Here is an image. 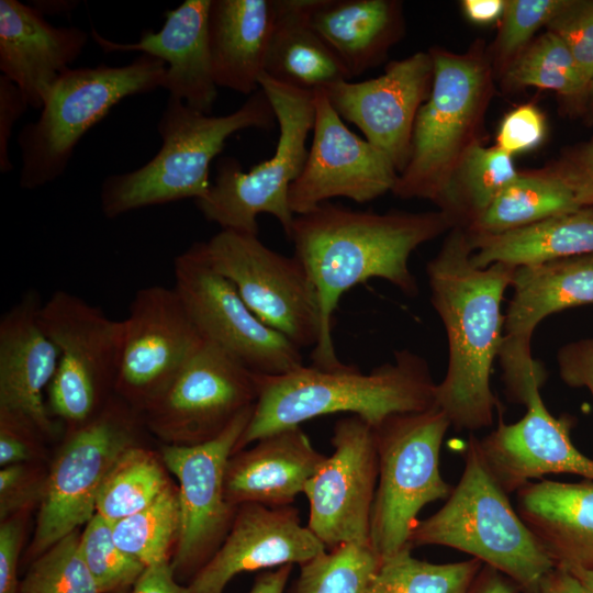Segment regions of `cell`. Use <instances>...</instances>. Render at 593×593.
Returning a JSON list of instances; mask_svg holds the SVG:
<instances>
[{"mask_svg": "<svg viewBox=\"0 0 593 593\" xmlns=\"http://www.w3.org/2000/svg\"><path fill=\"white\" fill-rule=\"evenodd\" d=\"M452 227L441 211L374 213L329 202L295 215L289 239L314 284L321 316L312 366L336 370L346 365L337 357L332 336L334 312L346 291L380 278L409 296L416 295L411 254Z\"/></svg>", "mask_w": 593, "mask_h": 593, "instance_id": "1", "label": "cell"}, {"mask_svg": "<svg viewBox=\"0 0 593 593\" xmlns=\"http://www.w3.org/2000/svg\"><path fill=\"white\" fill-rule=\"evenodd\" d=\"M463 227H452L426 273L430 301L447 334L448 366L436 385V406L458 430L492 425L499 401L491 389L505 315L502 301L516 267L496 262L477 268Z\"/></svg>", "mask_w": 593, "mask_h": 593, "instance_id": "2", "label": "cell"}, {"mask_svg": "<svg viewBox=\"0 0 593 593\" xmlns=\"http://www.w3.org/2000/svg\"><path fill=\"white\" fill-rule=\"evenodd\" d=\"M259 394L236 451L312 418L350 413L373 427L392 415L436 406V385L427 361L402 349L394 360L363 373L356 366L336 370L302 366L280 376L257 374Z\"/></svg>", "mask_w": 593, "mask_h": 593, "instance_id": "3", "label": "cell"}, {"mask_svg": "<svg viewBox=\"0 0 593 593\" xmlns=\"http://www.w3.org/2000/svg\"><path fill=\"white\" fill-rule=\"evenodd\" d=\"M275 122L272 107L260 88L236 111L217 116L169 97L157 124L160 149L142 167L103 180V215L115 219L150 205L201 199L212 184L211 163L226 139L247 128L271 130Z\"/></svg>", "mask_w": 593, "mask_h": 593, "instance_id": "4", "label": "cell"}, {"mask_svg": "<svg viewBox=\"0 0 593 593\" xmlns=\"http://www.w3.org/2000/svg\"><path fill=\"white\" fill-rule=\"evenodd\" d=\"M470 435L465 468L446 503L417 521L409 546H445L470 555L506 577L523 592L555 564L512 505Z\"/></svg>", "mask_w": 593, "mask_h": 593, "instance_id": "5", "label": "cell"}, {"mask_svg": "<svg viewBox=\"0 0 593 593\" xmlns=\"http://www.w3.org/2000/svg\"><path fill=\"white\" fill-rule=\"evenodd\" d=\"M166 68L161 59L143 54L124 66L64 71L37 120L18 135L20 187L33 190L64 175L82 136L123 99L163 88Z\"/></svg>", "mask_w": 593, "mask_h": 593, "instance_id": "6", "label": "cell"}, {"mask_svg": "<svg viewBox=\"0 0 593 593\" xmlns=\"http://www.w3.org/2000/svg\"><path fill=\"white\" fill-rule=\"evenodd\" d=\"M259 88L268 98L279 126L273 155L249 170L231 157L222 158L208 193L195 200L205 220L222 230L258 235L257 216L272 215L288 238L295 215L289 205V190L301 174L309 148L306 139L314 124V91L296 89L265 72Z\"/></svg>", "mask_w": 593, "mask_h": 593, "instance_id": "7", "label": "cell"}, {"mask_svg": "<svg viewBox=\"0 0 593 593\" xmlns=\"http://www.w3.org/2000/svg\"><path fill=\"white\" fill-rule=\"evenodd\" d=\"M434 77L428 99L419 108L410 159L392 192L402 199L438 203L482 119L491 79L482 59L440 48L429 51Z\"/></svg>", "mask_w": 593, "mask_h": 593, "instance_id": "8", "label": "cell"}, {"mask_svg": "<svg viewBox=\"0 0 593 593\" xmlns=\"http://www.w3.org/2000/svg\"><path fill=\"white\" fill-rule=\"evenodd\" d=\"M450 426L445 412L434 406L392 415L374 427L379 474L370 546L380 560L410 547L418 513L450 495L452 488L439 469L441 444Z\"/></svg>", "mask_w": 593, "mask_h": 593, "instance_id": "9", "label": "cell"}, {"mask_svg": "<svg viewBox=\"0 0 593 593\" xmlns=\"http://www.w3.org/2000/svg\"><path fill=\"white\" fill-rule=\"evenodd\" d=\"M40 323L60 354L48 410L74 428L98 414L116 387L124 323L63 290L42 303Z\"/></svg>", "mask_w": 593, "mask_h": 593, "instance_id": "10", "label": "cell"}, {"mask_svg": "<svg viewBox=\"0 0 593 593\" xmlns=\"http://www.w3.org/2000/svg\"><path fill=\"white\" fill-rule=\"evenodd\" d=\"M198 245L208 264L233 283L262 323L300 349L315 347L321 332L317 295L294 255L272 250L258 235L230 230Z\"/></svg>", "mask_w": 593, "mask_h": 593, "instance_id": "11", "label": "cell"}, {"mask_svg": "<svg viewBox=\"0 0 593 593\" xmlns=\"http://www.w3.org/2000/svg\"><path fill=\"white\" fill-rule=\"evenodd\" d=\"M134 427L132 412L109 401L92 418L72 428L45 479L33 557L92 518L107 473L133 445Z\"/></svg>", "mask_w": 593, "mask_h": 593, "instance_id": "12", "label": "cell"}, {"mask_svg": "<svg viewBox=\"0 0 593 593\" xmlns=\"http://www.w3.org/2000/svg\"><path fill=\"white\" fill-rule=\"evenodd\" d=\"M255 405L216 437L195 445L163 447V460L179 481L180 528L171 567L188 581L211 559L226 537L237 507L225 495V471Z\"/></svg>", "mask_w": 593, "mask_h": 593, "instance_id": "13", "label": "cell"}, {"mask_svg": "<svg viewBox=\"0 0 593 593\" xmlns=\"http://www.w3.org/2000/svg\"><path fill=\"white\" fill-rule=\"evenodd\" d=\"M174 272V288L205 340L257 374L280 376L304 365L301 349L253 313L198 243L176 257Z\"/></svg>", "mask_w": 593, "mask_h": 593, "instance_id": "14", "label": "cell"}, {"mask_svg": "<svg viewBox=\"0 0 593 593\" xmlns=\"http://www.w3.org/2000/svg\"><path fill=\"white\" fill-rule=\"evenodd\" d=\"M258 394L257 373L205 340L143 418L171 444L195 445L221 434Z\"/></svg>", "mask_w": 593, "mask_h": 593, "instance_id": "15", "label": "cell"}, {"mask_svg": "<svg viewBox=\"0 0 593 593\" xmlns=\"http://www.w3.org/2000/svg\"><path fill=\"white\" fill-rule=\"evenodd\" d=\"M123 323L115 391L143 414L205 339L175 288L149 286L139 289Z\"/></svg>", "mask_w": 593, "mask_h": 593, "instance_id": "16", "label": "cell"}, {"mask_svg": "<svg viewBox=\"0 0 593 593\" xmlns=\"http://www.w3.org/2000/svg\"><path fill=\"white\" fill-rule=\"evenodd\" d=\"M326 456L306 482L307 527L326 549L345 544H369L379 460L376 430L356 415L334 425Z\"/></svg>", "mask_w": 593, "mask_h": 593, "instance_id": "17", "label": "cell"}, {"mask_svg": "<svg viewBox=\"0 0 593 593\" xmlns=\"http://www.w3.org/2000/svg\"><path fill=\"white\" fill-rule=\"evenodd\" d=\"M511 287L499 358L508 399L526 406L547 378L532 356L533 333L551 314L593 304V254L516 267Z\"/></svg>", "mask_w": 593, "mask_h": 593, "instance_id": "18", "label": "cell"}, {"mask_svg": "<svg viewBox=\"0 0 593 593\" xmlns=\"http://www.w3.org/2000/svg\"><path fill=\"white\" fill-rule=\"evenodd\" d=\"M313 103V141L289 190L293 214H304L333 198L365 203L392 191L399 172L389 157L346 126L323 90L314 91Z\"/></svg>", "mask_w": 593, "mask_h": 593, "instance_id": "19", "label": "cell"}, {"mask_svg": "<svg viewBox=\"0 0 593 593\" xmlns=\"http://www.w3.org/2000/svg\"><path fill=\"white\" fill-rule=\"evenodd\" d=\"M434 77L430 53L418 52L391 61L369 80H343L323 89L331 105L384 153L398 172L406 167L419 108L428 99Z\"/></svg>", "mask_w": 593, "mask_h": 593, "instance_id": "20", "label": "cell"}, {"mask_svg": "<svg viewBox=\"0 0 593 593\" xmlns=\"http://www.w3.org/2000/svg\"><path fill=\"white\" fill-rule=\"evenodd\" d=\"M326 550L295 507L242 504L223 542L187 588L189 593H224L239 573L301 566Z\"/></svg>", "mask_w": 593, "mask_h": 593, "instance_id": "21", "label": "cell"}, {"mask_svg": "<svg viewBox=\"0 0 593 593\" xmlns=\"http://www.w3.org/2000/svg\"><path fill=\"white\" fill-rule=\"evenodd\" d=\"M570 430L571 419L551 415L538 392L519 421L506 424L500 419L493 432L479 439V448L507 494L551 473L593 480V457L574 446Z\"/></svg>", "mask_w": 593, "mask_h": 593, "instance_id": "22", "label": "cell"}, {"mask_svg": "<svg viewBox=\"0 0 593 593\" xmlns=\"http://www.w3.org/2000/svg\"><path fill=\"white\" fill-rule=\"evenodd\" d=\"M42 302L29 290L0 320V410L20 416L42 435L55 426L44 402L60 354L40 323Z\"/></svg>", "mask_w": 593, "mask_h": 593, "instance_id": "23", "label": "cell"}, {"mask_svg": "<svg viewBox=\"0 0 593 593\" xmlns=\"http://www.w3.org/2000/svg\"><path fill=\"white\" fill-rule=\"evenodd\" d=\"M211 0H186L165 13L156 32L143 30L136 43H118L91 29V36L105 53L141 52L166 64L163 88L169 97L190 108L211 113L217 98L209 46Z\"/></svg>", "mask_w": 593, "mask_h": 593, "instance_id": "24", "label": "cell"}, {"mask_svg": "<svg viewBox=\"0 0 593 593\" xmlns=\"http://www.w3.org/2000/svg\"><path fill=\"white\" fill-rule=\"evenodd\" d=\"M89 36L76 26H53L32 5L0 0V70L41 110L57 79L83 52Z\"/></svg>", "mask_w": 593, "mask_h": 593, "instance_id": "25", "label": "cell"}, {"mask_svg": "<svg viewBox=\"0 0 593 593\" xmlns=\"http://www.w3.org/2000/svg\"><path fill=\"white\" fill-rule=\"evenodd\" d=\"M325 458L300 426L270 434L231 456L226 499L235 507L247 503L291 505Z\"/></svg>", "mask_w": 593, "mask_h": 593, "instance_id": "26", "label": "cell"}, {"mask_svg": "<svg viewBox=\"0 0 593 593\" xmlns=\"http://www.w3.org/2000/svg\"><path fill=\"white\" fill-rule=\"evenodd\" d=\"M515 508L555 567L593 571V480L530 481Z\"/></svg>", "mask_w": 593, "mask_h": 593, "instance_id": "27", "label": "cell"}, {"mask_svg": "<svg viewBox=\"0 0 593 593\" xmlns=\"http://www.w3.org/2000/svg\"><path fill=\"white\" fill-rule=\"evenodd\" d=\"M276 20V0H211L209 46L217 87L259 89Z\"/></svg>", "mask_w": 593, "mask_h": 593, "instance_id": "28", "label": "cell"}, {"mask_svg": "<svg viewBox=\"0 0 593 593\" xmlns=\"http://www.w3.org/2000/svg\"><path fill=\"white\" fill-rule=\"evenodd\" d=\"M309 22L350 79L383 60L402 24L399 4L388 0H312Z\"/></svg>", "mask_w": 593, "mask_h": 593, "instance_id": "29", "label": "cell"}, {"mask_svg": "<svg viewBox=\"0 0 593 593\" xmlns=\"http://www.w3.org/2000/svg\"><path fill=\"white\" fill-rule=\"evenodd\" d=\"M312 0H276L265 74L283 85L323 90L349 80L345 67L309 22Z\"/></svg>", "mask_w": 593, "mask_h": 593, "instance_id": "30", "label": "cell"}, {"mask_svg": "<svg viewBox=\"0 0 593 593\" xmlns=\"http://www.w3.org/2000/svg\"><path fill=\"white\" fill-rule=\"evenodd\" d=\"M471 262L486 268L501 262L513 267L593 254V206L492 235H469Z\"/></svg>", "mask_w": 593, "mask_h": 593, "instance_id": "31", "label": "cell"}, {"mask_svg": "<svg viewBox=\"0 0 593 593\" xmlns=\"http://www.w3.org/2000/svg\"><path fill=\"white\" fill-rule=\"evenodd\" d=\"M582 208L559 171L518 175L467 228L469 235L500 234Z\"/></svg>", "mask_w": 593, "mask_h": 593, "instance_id": "32", "label": "cell"}, {"mask_svg": "<svg viewBox=\"0 0 593 593\" xmlns=\"http://www.w3.org/2000/svg\"><path fill=\"white\" fill-rule=\"evenodd\" d=\"M512 155L474 142L465 152L452 181L437 203L455 226L467 228L518 176Z\"/></svg>", "mask_w": 593, "mask_h": 593, "instance_id": "33", "label": "cell"}, {"mask_svg": "<svg viewBox=\"0 0 593 593\" xmlns=\"http://www.w3.org/2000/svg\"><path fill=\"white\" fill-rule=\"evenodd\" d=\"M169 484L152 452L132 445L107 473L96 513L114 523L152 504Z\"/></svg>", "mask_w": 593, "mask_h": 593, "instance_id": "34", "label": "cell"}, {"mask_svg": "<svg viewBox=\"0 0 593 593\" xmlns=\"http://www.w3.org/2000/svg\"><path fill=\"white\" fill-rule=\"evenodd\" d=\"M411 551L406 547L382 559L368 593H469L483 567L475 558L432 563L413 557Z\"/></svg>", "mask_w": 593, "mask_h": 593, "instance_id": "35", "label": "cell"}, {"mask_svg": "<svg viewBox=\"0 0 593 593\" xmlns=\"http://www.w3.org/2000/svg\"><path fill=\"white\" fill-rule=\"evenodd\" d=\"M180 528L178 490L169 484L145 508L113 523L116 545L145 567L170 561Z\"/></svg>", "mask_w": 593, "mask_h": 593, "instance_id": "36", "label": "cell"}, {"mask_svg": "<svg viewBox=\"0 0 593 593\" xmlns=\"http://www.w3.org/2000/svg\"><path fill=\"white\" fill-rule=\"evenodd\" d=\"M380 561L369 544L327 549L300 566L288 593H368Z\"/></svg>", "mask_w": 593, "mask_h": 593, "instance_id": "37", "label": "cell"}, {"mask_svg": "<svg viewBox=\"0 0 593 593\" xmlns=\"http://www.w3.org/2000/svg\"><path fill=\"white\" fill-rule=\"evenodd\" d=\"M506 77L516 86L548 89L566 97L585 96L569 48L551 31H547L517 54Z\"/></svg>", "mask_w": 593, "mask_h": 593, "instance_id": "38", "label": "cell"}, {"mask_svg": "<svg viewBox=\"0 0 593 593\" xmlns=\"http://www.w3.org/2000/svg\"><path fill=\"white\" fill-rule=\"evenodd\" d=\"M19 593H101L82 558L78 530L33 561L20 581Z\"/></svg>", "mask_w": 593, "mask_h": 593, "instance_id": "39", "label": "cell"}, {"mask_svg": "<svg viewBox=\"0 0 593 593\" xmlns=\"http://www.w3.org/2000/svg\"><path fill=\"white\" fill-rule=\"evenodd\" d=\"M80 551L101 593H130L146 568L116 545L113 522L97 513L80 535Z\"/></svg>", "mask_w": 593, "mask_h": 593, "instance_id": "40", "label": "cell"}, {"mask_svg": "<svg viewBox=\"0 0 593 593\" xmlns=\"http://www.w3.org/2000/svg\"><path fill=\"white\" fill-rule=\"evenodd\" d=\"M547 27L569 48L586 96L593 80V0H569Z\"/></svg>", "mask_w": 593, "mask_h": 593, "instance_id": "41", "label": "cell"}, {"mask_svg": "<svg viewBox=\"0 0 593 593\" xmlns=\"http://www.w3.org/2000/svg\"><path fill=\"white\" fill-rule=\"evenodd\" d=\"M569 0H510L505 2L497 49L504 57L518 54L542 25H547Z\"/></svg>", "mask_w": 593, "mask_h": 593, "instance_id": "42", "label": "cell"}, {"mask_svg": "<svg viewBox=\"0 0 593 593\" xmlns=\"http://www.w3.org/2000/svg\"><path fill=\"white\" fill-rule=\"evenodd\" d=\"M546 134L541 111L524 104L508 112L501 122L496 146L510 155L527 152L538 146Z\"/></svg>", "mask_w": 593, "mask_h": 593, "instance_id": "43", "label": "cell"}, {"mask_svg": "<svg viewBox=\"0 0 593 593\" xmlns=\"http://www.w3.org/2000/svg\"><path fill=\"white\" fill-rule=\"evenodd\" d=\"M45 480L26 465L2 467L0 471V517L5 521L19 515L42 500Z\"/></svg>", "mask_w": 593, "mask_h": 593, "instance_id": "44", "label": "cell"}, {"mask_svg": "<svg viewBox=\"0 0 593 593\" xmlns=\"http://www.w3.org/2000/svg\"><path fill=\"white\" fill-rule=\"evenodd\" d=\"M42 433L26 419L0 410V466L24 463L36 452L35 436Z\"/></svg>", "mask_w": 593, "mask_h": 593, "instance_id": "45", "label": "cell"}, {"mask_svg": "<svg viewBox=\"0 0 593 593\" xmlns=\"http://www.w3.org/2000/svg\"><path fill=\"white\" fill-rule=\"evenodd\" d=\"M557 361L561 380L571 388L588 389L593 398V338L562 346Z\"/></svg>", "mask_w": 593, "mask_h": 593, "instance_id": "46", "label": "cell"}, {"mask_svg": "<svg viewBox=\"0 0 593 593\" xmlns=\"http://www.w3.org/2000/svg\"><path fill=\"white\" fill-rule=\"evenodd\" d=\"M20 88L0 75V171L8 174L13 166L9 157V143L13 127L29 108Z\"/></svg>", "mask_w": 593, "mask_h": 593, "instance_id": "47", "label": "cell"}, {"mask_svg": "<svg viewBox=\"0 0 593 593\" xmlns=\"http://www.w3.org/2000/svg\"><path fill=\"white\" fill-rule=\"evenodd\" d=\"M23 524L19 515L2 521L0 526V593H19L18 562Z\"/></svg>", "mask_w": 593, "mask_h": 593, "instance_id": "48", "label": "cell"}, {"mask_svg": "<svg viewBox=\"0 0 593 593\" xmlns=\"http://www.w3.org/2000/svg\"><path fill=\"white\" fill-rule=\"evenodd\" d=\"M559 172L572 187L580 205L593 206V141Z\"/></svg>", "mask_w": 593, "mask_h": 593, "instance_id": "49", "label": "cell"}, {"mask_svg": "<svg viewBox=\"0 0 593 593\" xmlns=\"http://www.w3.org/2000/svg\"><path fill=\"white\" fill-rule=\"evenodd\" d=\"M130 593H189L176 579L171 561L146 567Z\"/></svg>", "mask_w": 593, "mask_h": 593, "instance_id": "50", "label": "cell"}, {"mask_svg": "<svg viewBox=\"0 0 593 593\" xmlns=\"http://www.w3.org/2000/svg\"><path fill=\"white\" fill-rule=\"evenodd\" d=\"M524 593H588L579 579L569 570L555 567L540 581Z\"/></svg>", "mask_w": 593, "mask_h": 593, "instance_id": "51", "label": "cell"}, {"mask_svg": "<svg viewBox=\"0 0 593 593\" xmlns=\"http://www.w3.org/2000/svg\"><path fill=\"white\" fill-rule=\"evenodd\" d=\"M505 2L503 0H466L462 1V9L470 21L488 24L503 16Z\"/></svg>", "mask_w": 593, "mask_h": 593, "instance_id": "52", "label": "cell"}, {"mask_svg": "<svg viewBox=\"0 0 593 593\" xmlns=\"http://www.w3.org/2000/svg\"><path fill=\"white\" fill-rule=\"evenodd\" d=\"M516 588L506 577L483 564L469 593H515Z\"/></svg>", "mask_w": 593, "mask_h": 593, "instance_id": "53", "label": "cell"}, {"mask_svg": "<svg viewBox=\"0 0 593 593\" xmlns=\"http://www.w3.org/2000/svg\"><path fill=\"white\" fill-rule=\"evenodd\" d=\"M293 564L261 572L255 580L248 593H286Z\"/></svg>", "mask_w": 593, "mask_h": 593, "instance_id": "54", "label": "cell"}, {"mask_svg": "<svg viewBox=\"0 0 593 593\" xmlns=\"http://www.w3.org/2000/svg\"><path fill=\"white\" fill-rule=\"evenodd\" d=\"M32 7L41 14H61L71 11L77 2L75 1H36Z\"/></svg>", "mask_w": 593, "mask_h": 593, "instance_id": "55", "label": "cell"}, {"mask_svg": "<svg viewBox=\"0 0 593 593\" xmlns=\"http://www.w3.org/2000/svg\"><path fill=\"white\" fill-rule=\"evenodd\" d=\"M569 571L579 579L588 593H593V571L584 569H571Z\"/></svg>", "mask_w": 593, "mask_h": 593, "instance_id": "56", "label": "cell"}, {"mask_svg": "<svg viewBox=\"0 0 593 593\" xmlns=\"http://www.w3.org/2000/svg\"><path fill=\"white\" fill-rule=\"evenodd\" d=\"M586 96H593V80L588 89Z\"/></svg>", "mask_w": 593, "mask_h": 593, "instance_id": "57", "label": "cell"}]
</instances>
